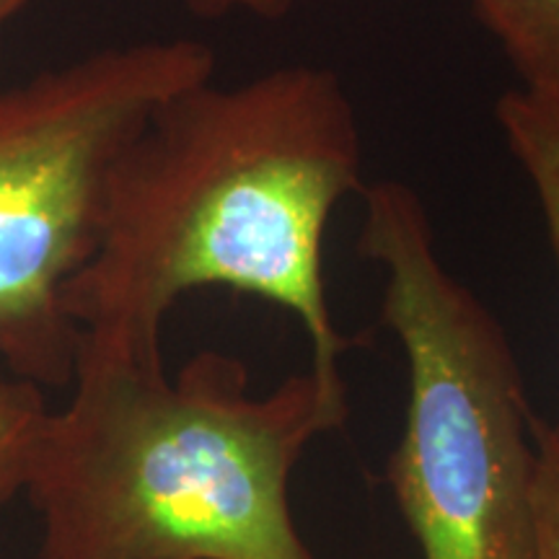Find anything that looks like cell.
<instances>
[{"label": "cell", "mask_w": 559, "mask_h": 559, "mask_svg": "<svg viewBox=\"0 0 559 559\" xmlns=\"http://www.w3.org/2000/svg\"><path fill=\"white\" fill-rule=\"evenodd\" d=\"M362 187L360 122L334 70L283 66L185 88L111 171L99 243L62 296L79 345L158 366L171 306L228 288L293 313L313 373L342 381V355L360 340L332 319L324 234Z\"/></svg>", "instance_id": "obj_1"}, {"label": "cell", "mask_w": 559, "mask_h": 559, "mask_svg": "<svg viewBox=\"0 0 559 559\" xmlns=\"http://www.w3.org/2000/svg\"><path fill=\"white\" fill-rule=\"evenodd\" d=\"M70 386L24 485L37 559H317L290 477L345 425V381L309 370L251 396L247 366L213 349L169 379L164 362L79 347Z\"/></svg>", "instance_id": "obj_2"}, {"label": "cell", "mask_w": 559, "mask_h": 559, "mask_svg": "<svg viewBox=\"0 0 559 559\" xmlns=\"http://www.w3.org/2000/svg\"><path fill=\"white\" fill-rule=\"evenodd\" d=\"M358 251L386 270L381 319L409 366L404 432L389 461L423 559L536 557V443L513 347L440 262L428 210L400 179L362 187Z\"/></svg>", "instance_id": "obj_3"}, {"label": "cell", "mask_w": 559, "mask_h": 559, "mask_svg": "<svg viewBox=\"0 0 559 559\" xmlns=\"http://www.w3.org/2000/svg\"><path fill=\"white\" fill-rule=\"evenodd\" d=\"M215 68L198 39H151L0 91V362L19 379L70 386L81 332L62 296L99 243L111 171Z\"/></svg>", "instance_id": "obj_4"}, {"label": "cell", "mask_w": 559, "mask_h": 559, "mask_svg": "<svg viewBox=\"0 0 559 559\" xmlns=\"http://www.w3.org/2000/svg\"><path fill=\"white\" fill-rule=\"evenodd\" d=\"M498 39L521 88L559 102V0H469Z\"/></svg>", "instance_id": "obj_5"}, {"label": "cell", "mask_w": 559, "mask_h": 559, "mask_svg": "<svg viewBox=\"0 0 559 559\" xmlns=\"http://www.w3.org/2000/svg\"><path fill=\"white\" fill-rule=\"evenodd\" d=\"M498 124L534 187L559 262V102L513 88L500 96Z\"/></svg>", "instance_id": "obj_6"}, {"label": "cell", "mask_w": 559, "mask_h": 559, "mask_svg": "<svg viewBox=\"0 0 559 559\" xmlns=\"http://www.w3.org/2000/svg\"><path fill=\"white\" fill-rule=\"evenodd\" d=\"M47 415L45 389L19 379L0 362V508L24 492Z\"/></svg>", "instance_id": "obj_7"}, {"label": "cell", "mask_w": 559, "mask_h": 559, "mask_svg": "<svg viewBox=\"0 0 559 559\" xmlns=\"http://www.w3.org/2000/svg\"><path fill=\"white\" fill-rule=\"evenodd\" d=\"M536 557L559 559V423L534 417Z\"/></svg>", "instance_id": "obj_8"}, {"label": "cell", "mask_w": 559, "mask_h": 559, "mask_svg": "<svg viewBox=\"0 0 559 559\" xmlns=\"http://www.w3.org/2000/svg\"><path fill=\"white\" fill-rule=\"evenodd\" d=\"M187 9L207 19H221L228 13H247L260 19H280L293 9V0H179Z\"/></svg>", "instance_id": "obj_9"}, {"label": "cell", "mask_w": 559, "mask_h": 559, "mask_svg": "<svg viewBox=\"0 0 559 559\" xmlns=\"http://www.w3.org/2000/svg\"><path fill=\"white\" fill-rule=\"evenodd\" d=\"M29 3L32 0H0V26H3L5 21H11L21 9H26Z\"/></svg>", "instance_id": "obj_10"}, {"label": "cell", "mask_w": 559, "mask_h": 559, "mask_svg": "<svg viewBox=\"0 0 559 559\" xmlns=\"http://www.w3.org/2000/svg\"><path fill=\"white\" fill-rule=\"evenodd\" d=\"M293 3H298V0H293Z\"/></svg>", "instance_id": "obj_11"}]
</instances>
